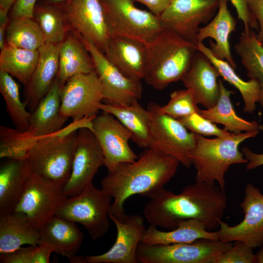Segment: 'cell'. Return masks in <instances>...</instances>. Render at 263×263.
<instances>
[{
    "mask_svg": "<svg viewBox=\"0 0 263 263\" xmlns=\"http://www.w3.org/2000/svg\"><path fill=\"white\" fill-rule=\"evenodd\" d=\"M104 165L103 151L94 132L88 128L79 129L71 173L63 188L64 194L70 197L80 193L93 184L99 168Z\"/></svg>",
    "mask_w": 263,
    "mask_h": 263,
    "instance_id": "5bb4252c",
    "label": "cell"
},
{
    "mask_svg": "<svg viewBox=\"0 0 263 263\" xmlns=\"http://www.w3.org/2000/svg\"><path fill=\"white\" fill-rule=\"evenodd\" d=\"M259 132H244L229 137L214 139H207L195 133L196 145L189 158L197 170L196 182L212 185L217 182L224 191L225 175L230 166L248 163L239 150L240 144L246 139L256 137Z\"/></svg>",
    "mask_w": 263,
    "mask_h": 263,
    "instance_id": "5b68a950",
    "label": "cell"
},
{
    "mask_svg": "<svg viewBox=\"0 0 263 263\" xmlns=\"http://www.w3.org/2000/svg\"><path fill=\"white\" fill-rule=\"evenodd\" d=\"M67 0H38V2L63 7Z\"/></svg>",
    "mask_w": 263,
    "mask_h": 263,
    "instance_id": "c3c4849f",
    "label": "cell"
},
{
    "mask_svg": "<svg viewBox=\"0 0 263 263\" xmlns=\"http://www.w3.org/2000/svg\"><path fill=\"white\" fill-rule=\"evenodd\" d=\"M219 71L208 58L197 51L190 67L181 80L189 90L198 103L206 109L213 107L220 96Z\"/></svg>",
    "mask_w": 263,
    "mask_h": 263,
    "instance_id": "ffe728a7",
    "label": "cell"
},
{
    "mask_svg": "<svg viewBox=\"0 0 263 263\" xmlns=\"http://www.w3.org/2000/svg\"><path fill=\"white\" fill-rule=\"evenodd\" d=\"M0 50V70L7 72L26 85L38 64V50H27L6 44Z\"/></svg>",
    "mask_w": 263,
    "mask_h": 263,
    "instance_id": "d6a6232c",
    "label": "cell"
},
{
    "mask_svg": "<svg viewBox=\"0 0 263 263\" xmlns=\"http://www.w3.org/2000/svg\"><path fill=\"white\" fill-rule=\"evenodd\" d=\"M38 0H17L10 8V20L19 18H33V11Z\"/></svg>",
    "mask_w": 263,
    "mask_h": 263,
    "instance_id": "b9f144b4",
    "label": "cell"
},
{
    "mask_svg": "<svg viewBox=\"0 0 263 263\" xmlns=\"http://www.w3.org/2000/svg\"><path fill=\"white\" fill-rule=\"evenodd\" d=\"M82 38L102 86L105 104L127 106L140 99L143 90L141 81L125 76L93 44Z\"/></svg>",
    "mask_w": 263,
    "mask_h": 263,
    "instance_id": "4fadbf2b",
    "label": "cell"
},
{
    "mask_svg": "<svg viewBox=\"0 0 263 263\" xmlns=\"http://www.w3.org/2000/svg\"><path fill=\"white\" fill-rule=\"evenodd\" d=\"M160 105L150 102L147 108L151 129L168 154L187 168L191 165L189 154L196 145L195 133L188 132L179 121L160 110Z\"/></svg>",
    "mask_w": 263,
    "mask_h": 263,
    "instance_id": "d6986e66",
    "label": "cell"
},
{
    "mask_svg": "<svg viewBox=\"0 0 263 263\" xmlns=\"http://www.w3.org/2000/svg\"><path fill=\"white\" fill-rule=\"evenodd\" d=\"M255 263H263V245L261 250L255 255Z\"/></svg>",
    "mask_w": 263,
    "mask_h": 263,
    "instance_id": "681fc988",
    "label": "cell"
},
{
    "mask_svg": "<svg viewBox=\"0 0 263 263\" xmlns=\"http://www.w3.org/2000/svg\"><path fill=\"white\" fill-rule=\"evenodd\" d=\"M102 112L92 119L93 132L103 151L104 166L112 172L120 163L133 162L138 157L129 145V130L113 115Z\"/></svg>",
    "mask_w": 263,
    "mask_h": 263,
    "instance_id": "ac0fdd59",
    "label": "cell"
},
{
    "mask_svg": "<svg viewBox=\"0 0 263 263\" xmlns=\"http://www.w3.org/2000/svg\"><path fill=\"white\" fill-rule=\"evenodd\" d=\"M197 50L206 56L218 69L223 79L239 90L244 102L243 111L252 113L257 102H259L261 95L259 82L254 79L243 80L235 72V69L225 60L219 59L211 53L209 48L203 42H196Z\"/></svg>",
    "mask_w": 263,
    "mask_h": 263,
    "instance_id": "4dcf8cb0",
    "label": "cell"
},
{
    "mask_svg": "<svg viewBox=\"0 0 263 263\" xmlns=\"http://www.w3.org/2000/svg\"><path fill=\"white\" fill-rule=\"evenodd\" d=\"M146 49L144 79L148 84L158 90L181 80L189 69L194 54L198 51L196 43L166 28L146 45Z\"/></svg>",
    "mask_w": 263,
    "mask_h": 263,
    "instance_id": "277c9868",
    "label": "cell"
},
{
    "mask_svg": "<svg viewBox=\"0 0 263 263\" xmlns=\"http://www.w3.org/2000/svg\"><path fill=\"white\" fill-rule=\"evenodd\" d=\"M99 108L117 118L131 133V139L139 147L155 149L167 153L164 146L153 134L147 110L138 101L127 106L101 103Z\"/></svg>",
    "mask_w": 263,
    "mask_h": 263,
    "instance_id": "603a6c76",
    "label": "cell"
},
{
    "mask_svg": "<svg viewBox=\"0 0 263 263\" xmlns=\"http://www.w3.org/2000/svg\"><path fill=\"white\" fill-rule=\"evenodd\" d=\"M201 238L219 240L217 231H208L201 221L191 219L181 222L176 228L169 231H160L156 226L150 225L141 242L150 244H169L189 243Z\"/></svg>",
    "mask_w": 263,
    "mask_h": 263,
    "instance_id": "83f0119b",
    "label": "cell"
},
{
    "mask_svg": "<svg viewBox=\"0 0 263 263\" xmlns=\"http://www.w3.org/2000/svg\"><path fill=\"white\" fill-rule=\"evenodd\" d=\"M17 0H0V8L9 12V10Z\"/></svg>",
    "mask_w": 263,
    "mask_h": 263,
    "instance_id": "7dc6e473",
    "label": "cell"
},
{
    "mask_svg": "<svg viewBox=\"0 0 263 263\" xmlns=\"http://www.w3.org/2000/svg\"><path fill=\"white\" fill-rule=\"evenodd\" d=\"M235 50L241 58L247 75L259 83L261 95L259 103L263 108V46L258 40L255 32L250 29L244 30L235 45Z\"/></svg>",
    "mask_w": 263,
    "mask_h": 263,
    "instance_id": "1f68e13d",
    "label": "cell"
},
{
    "mask_svg": "<svg viewBox=\"0 0 263 263\" xmlns=\"http://www.w3.org/2000/svg\"><path fill=\"white\" fill-rule=\"evenodd\" d=\"M33 19L42 31L45 43H62L71 30L61 6L37 1L34 8Z\"/></svg>",
    "mask_w": 263,
    "mask_h": 263,
    "instance_id": "836d02e7",
    "label": "cell"
},
{
    "mask_svg": "<svg viewBox=\"0 0 263 263\" xmlns=\"http://www.w3.org/2000/svg\"><path fill=\"white\" fill-rule=\"evenodd\" d=\"M94 116L73 121L58 132L38 140L24 159L30 171L64 186L72 171L77 131L86 128L93 132Z\"/></svg>",
    "mask_w": 263,
    "mask_h": 263,
    "instance_id": "3957f363",
    "label": "cell"
},
{
    "mask_svg": "<svg viewBox=\"0 0 263 263\" xmlns=\"http://www.w3.org/2000/svg\"><path fill=\"white\" fill-rule=\"evenodd\" d=\"M150 199L143 209L146 219L150 225L170 230L191 219L201 221L208 231L217 229L227 203L224 191L215 184L197 182L180 194L164 188Z\"/></svg>",
    "mask_w": 263,
    "mask_h": 263,
    "instance_id": "6da1fadb",
    "label": "cell"
},
{
    "mask_svg": "<svg viewBox=\"0 0 263 263\" xmlns=\"http://www.w3.org/2000/svg\"><path fill=\"white\" fill-rule=\"evenodd\" d=\"M252 249L242 241H234L232 247L220 254L214 263H255V255L253 254Z\"/></svg>",
    "mask_w": 263,
    "mask_h": 263,
    "instance_id": "ab89813d",
    "label": "cell"
},
{
    "mask_svg": "<svg viewBox=\"0 0 263 263\" xmlns=\"http://www.w3.org/2000/svg\"><path fill=\"white\" fill-rule=\"evenodd\" d=\"M61 44L45 43L38 49V64L24 92V103L30 113L48 92L57 75Z\"/></svg>",
    "mask_w": 263,
    "mask_h": 263,
    "instance_id": "7402d4cb",
    "label": "cell"
},
{
    "mask_svg": "<svg viewBox=\"0 0 263 263\" xmlns=\"http://www.w3.org/2000/svg\"><path fill=\"white\" fill-rule=\"evenodd\" d=\"M180 162L175 157L155 149H146L133 162L119 164L101 180V188L113 199L109 214L121 220L124 203L134 195L152 197L175 176Z\"/></svg>",
    "mask_w": 263,
    "mask_h": 263,
    "instance_id": "7a4b0ae2",
    "label": "cell"
},
{
    "mask_svg": "<svg viewBox=\"0 0 263 263\" xmlns=\"http://www.w3.org/2000/svg\"><path fill=\"white\" fill-rule=\"evenodd\" d=\"M53 249L40 244L37 246L29 245L9 253L0 254L1 263H48Z\"/></svg>",
    "mask_w": 263,
    "mask_h": 263,
    "instance_id": "74e56055",
    "label": "cell"
},
{
    "mask_svg": "<svg viewBox=\"0 0 263 263\" xmlns=\"http://www.w3.org/2000/svg\"><path fill=\"white\" fill-rule=\"evenodd\" d=\"M218 82L220 96L217 103L211 108L201 110L199 114L214 123L223 125L224 129L235 134L260 132L261 126L257 122L246 120L236 114L230 99L234 92L227 90L221 79Z\"/></svg>",
    "mask_w": 263,
    "mask_h": 263,
    "instance_id": "f546056e",
    "label": "cell"
},
{
    "mask_svg": "<svg viewBox=\"0 0 263 263\" xmlns=\"http://www.w3.org/2000/svg\"><path fill=\"white\" fill-rule=\"evenodd\" d=\"M6 44L30 50H38L45 44L42 31L33 18L11 19L6 33Z\"/></svg>",
    "mask_w": 263,
    "mask_h": 263,
    "instance_id": "e575fe53",
    "label": "cell"
},
{
    "mask_svg": "<svg viewBox=\"0 0 263 263\" xmlns=\"http://www.w3.org/2000/svg\"><path fill=\"white\" fill-rule=\"evenodd\" d=\"M235 7L238 18L244 25V30L259 29L258 22L250 10L246 0H229Z\"/></svg>",
    "mask_w": 263,
    "mask_h": 263,
    "instance_id": "60d3db41",
    "label": "cell"
},
{
    "mask_svg": "<svg viewBox=\"0 0 263 263\" xmlns=\"http://www.w3.org/2000/svg\"><path fill=\"white\" fill-rule=\"evenodd\" d=\"M8 12L0 8V48L2 49L6 44V33L10 22Z\"/></svg>",
    "mask_w": 263,
    "mask_h": 263,
    "instance_id": "bcb514c9",
    "label": "cell"
},
{
    "mask_svg": "<svg viewBox=\"0 0 263 263\" xmlns=\"http://www.w3.org/2000/svg\"><path fill=\"white\" fill-rule=\"evenodd\" d=\"M0 92L6 104V111L16 128L26 131L29 125L31 113L21 102L18 84L13 76L0 70Z\"/></svg>",
    "mask_w": 263,
    "mask_h": 263,
    "instance_id": "d590c367",
    "label": "cell"
},
{
    "mask_svg": "<svg viewBox=\"0 0 263 263\" xmlns=\"http://www.w3.org/2000/svg\"><path fill=\"white\" fill-rule=\"evenodd\" d=\"M170 97L166 105L160 106L162 113L177 119L194 113H200L201 109L189 90L174 91L170 94Z\"/></svg>",
    "mask_w": 263,
    "mask_h": 263,
    "instance_id": "8d00e7d4",
    "label": "cell"
},
{
    "mask_svg": "<svg viewBox=\"0 0 263 263\" xmlns=\"http://www.w3.org/2000/svg\"><path fill=\"white\" fill-rule=\"evenodd\" d=\"M29 169L24 160L9 159L0 168V215L14 211Z\"/></svg>",
    "mask_w": 263,
    "mask_h": 263,
    "instance_id": "f1b7e54d",
    "label": "cell"
},
{
    "mask_svg": "<svg viewBox=\"0 0 263 263\" xmlns=\"http://www.w3.org/2000/svg\"><path fill=\"white\" fill-rule=\"evenodd\" d=\"M40 230L23 213L0 215V254L14 251L22 245L40 243Z\"/></svg>",
    "mask_w": 263,
    "mask_h": 263,
    "instance_id": "d4e9b609",
    "label": "cell"
},
{
    "mask_svg": "<svg viewBox=\"0 0 263 263\" xmlns=\"http://www.w3.org/2000/svg\"><path fill=\"white\" fill-rule=\"evenodd\" d=\"M112 199L104 190L92 184L79 194L68 197L56 215L80 224L91 238L96 240L108 231Z\"/></svg>",
    "mask_w": 263,
    "mask_h": 263,
    "instance_id": "52a82bcc",
    "label": "cell"
},
{
    "mask_svg": "<svg viewBox=\"0 0 263 263\" xmlns=\"http://www.w3.org/2000/svg\"><path fill=\"white\" fill-rule=\"evenodd\" d=\"M220 0H173L159 18L164 28L196 43L201 23L216 15Z\"/></svg>",
    "mask_w": 263,
    "mask_h": 263,
    "instance_id": "7c38bea8",
    "label": "cell"
},
{
    "mask_svg": "<svg viewBox=\"0 0 263 263\" xmlns=\"http://www.w3.org/2000/svg\"><path fill=\"white\" fill-rule=\"evenodd\" d=\"M63 186L44 179L29 170L14 211L24 213L40 230L68 198Z\"/></svg>",
    "mask_w": 263,
    "mask_h": 263,
    "instance_id": "9c48e42d",
    "label": "cell"
},
{
    "mask_svg": "<svg viewBox=\"0 0 263 263\" xmlns=\"http://www.w3.org/2000/svg\"><path fill=\"white\" fill-rule=\"evenodd\" d=\"M240 207L244 214L243 220L234 226L222 221L217 231L223 242L242 241L253 249L263 245V194L250 183L244 188V197Z\"/></svg>",
    "mask_w": 263,
    "mask_h": 263,
    "instance_id": "2e32d148",
    "label": "cell"
},
{
    "mask_svg": "<svg viewBox=\"0 0 263 263\" xmlns=\"http://www.w3.org/2000/svg\"><path fill=\"white\" fill-rule=\"evenodd\" d=\"M187 129L194 133L204 136L229 137L235 133L218 128L214 123L194 113L178 119Z\"/></svg>",
    "mask_w": 263,
    "mask_h": 263,
    "instance_id": "f35d334b",
    "label": "cell"
},
{
    "mask_svg": "<svg viewBox=\"0 0 263 263\" xmlns=\"http://www.w3.org/2000/svg\"><path fill=\"white\" fill-rule=\"evenodd\" d=\"M103 100L102 86L94 70L76 74L61 86V115L73 121L95 116Z\"/></svg>",
    "mask_w": 263,
    "mask_h": 263,
    "instance_id": "30bf717a",
    "label": "cell"
},
{
    "mask_svg": "<svg viewBox=\"0 0 263 263\" xmlns=\"http://www.w3.org/2000/svg\"><path fill=\"white\" fill-rule=\"evenodd\" d=\"M232 245L230 242L204 238L169 244H150L141 241L137 259L141 263H214Z\"/></svg>",
    "mask_w": 263,
    "mask_h": 263,
    "instance_id": "ba28073f",
    "label": "cell"
},
{
    "mask_svg": "<svg viewBox=\"0 0 263 263\" xmlns=\"http://www.w3.org/2000/svg\"><path fill=\"white\" fill-rule=\"evenodd\" d=\"M104 55L127 77L135 80L144 79L146 73V45L118 36L110 37Z\"/></svg>",
    "mask_w": 263,
    "mask_h": 263,
    "instance_id": "44dd1931",
    "label": "cell"
},
{
    "mask_svg": "<svg viewBox=\"0 0 263 263\" xmlns=\"http://www.w3.org/2000/svg\"><path fill=\"white\" fill-rule=\"evenodd\" d=\"M62 7L71 29L104 54L110 35L101 0H67Z\"/></svg>",
    "mask_w": 263,
    "mask_h": 263,
    "instance_id": "e0dca14e",
    "label": "cell"
},
{
    "mask_svg": "<svg viewBox=\"0 0 263 263\" xmlns=\"http://www.w3.org/2000/svg\"><path fill=\"white\" fill-rule=\"evenodd\" d=\"M110 37L128 38L146 45L164 29L158 17L137 8L134 0H101Z\"/></svg>",
    "mask_w": 263,
    "mask_h": 263,
    "instance_id": "8992f818",
    "label": "cell"
},
{
    "mask_svg": "<svg viewBox=\"0 0 263 263\" xmlns=\"http://www.w3.org/2000/svg\"><path fill=\"white\" fill-rule=\"evenodd\" d=\"M248 6L256 18L259 27L256 38L263 46V0H246Z\"/></svg>",
    "mask_w": 263,
    "mask_h": 263,
    "instance_id": "7bdbcfd3",
    "label": "cell"
},
{
    "mask_svg": "<svg viewBox=\"0 0 263 263\" xmlns=\"http://www.w3.org/2000/svg\"><path fill=\"white\" fill-rule=\"evenodd\" d=\"M228 0H220L217 13L207 24L200 27L196 37V42H203L208 38L210 51L216 57L226 61L235 69L237 65L230 51L229 37L236 29V21L227 8Z\"/></svg>",
    "mask_w": 263,
    "mask_h": 263,
    "instance_id": "cb8c5ba5",
    "label": "cell"
},
{
    "mask_svg": "<svg viewBox=\"0 0 263 263\" xmlns=\"http://www.w3.org/2000/svg\"><path fill=\"white\" fill-rule=\"evenodd\" d=\"M94 70L93 58L82 38L70 30L61 43L57 78L63 85L72 76Z\"/></svg>",
    "mask_w": 263,
    "mask_h": 263,
    "instance_id": "4316f807",
    "label": "cell"
},
{
    "mask_svg": "<svg viewBox=\"0 0 263 263\" xmlns=\"http://www.w3.org/2000/svg\"><path fill=\"white\" fill-rule=\"evenodd\" d=\"M62 85L56 76L48 92L31 113L28 129L21 131L16 128L15 138L19 149L24 153H27L38 140L64 128L67 119L60 113Z\"/></svg>",
    "mask_w": 263,
    "mask_h": 263,
    "instance_id": "8fae6325",
    "label": "cell"
},
{
    "mask_svg": "<svg viewBox=\"0 0 263 263\" xmlns=\"http://www.w3.org/2000/svg\"><path fill=\"white\" fill-rule=\"evenodd\" d=\"M242 152L248 160L246 169L251 170L263 165V153H256L251 151L247 147L242 149Z\"/></svg>",
    "mask_w": 263,
    "mask_h": 263,
    "instance_id": "f6af8a7d",
    "label": "cell"
},
{
    "mask_svg": "<svg viewBox=\"0 0 263 263\" xmlns=\"http://www.w3.org/2000/svg\"><path fill=\"white\" fill-rule=\"evenodd\" d=\"M117 230L115 241L107 252L97 255L76 256L72 263H137V250L146 228L140 215H127L119 220L109 214Z\"/></svg>",
    "mask_w": 263,
    "mask_h": 263,
    "instance_id": "9a60e30c",
    "label": "cell"
},
{
    "mask_svg": "<svg viewBox=\"0 0 263 263\" xmlns=\"http://www.w3.org/2000/svg\"><path fill=\"white\" fill-rule=\"evenodd\" d=\"M146 5L150 12L159 17L173 0H134Z\"/></svg>",
    "mask_w": 263,
    "mask_h": 263,
    "instance_id": "ee69618b",
    "label": "cell"
},
{
    "mask_svg": "<svg viewBox=\"0 0 263 263\" xmlns=\"http://www.w3.org/2000/svg\"><path fill=\"white\" fill-rule=\"evenodd\" d=\"M83 239L75 223L55 215L41 229L39 244L49 245L54 252L70 260L76 256Z\"/></svg>",
    "mask_w": 263,
    "mask_h": 263,
    "instance_id": "484cf974",
    "label": "cell"
}]
</instances>
